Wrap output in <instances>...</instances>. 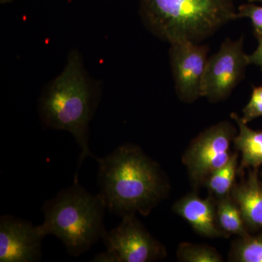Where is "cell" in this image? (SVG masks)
I'll return each instance as SVG.
<instances>
[{
    "instance_id": "6da1fadb",
    "label": "cell",
    "mask_w": 262,
    "mask_h": 262,
    "mask_svg": "<svg viewBox=\"0 0 262 262\" xmlns=\"http://www.w3.org/2000/svg\"><path fill=\"white\" fill-rule=\"evenodd\" d=\"M98 163V194L106 209L121 216H147L168 195L170 184L156 162L135 144H122Z\"/></svg>"
},
{
    "instance_id": "7a4b0ae2",
    "label": "cell",
    "mask_w": 262,
    "mask_h": 262,
    "mask_svg": "<svg viewBox=\"0 0 262 262\" xmlns=\"http://www.w3.org/2000/svg\"><path fill=\"white\" fill-rule=\"evenodd\" d=\"M100 99L99 85L88 74L79 51L72 50L64 68L45 88L38 101L43 126L70 133L80 146L75 182H78V170L84 160L96 158L89 148V133Z\"/></svg>"
},
{
    "instance_id": "3957f363",
    "label": "cell",
    "mask_w": 262,
    "mask_h": 262,
    "mask_svg": "<svg viewBox=\"0 0 262 262\" xmlns=\"http://www.w3.org/2000/svg\"><path fill=\"white\" fill-rule=\"evenodd\" d=\"M139 14L151 34L170 45L201 43L238 19L232 0H140Z\"/></svg>"
},
{
    "instance_id": "277c9868",
    "label": "cell",
    "mask_w": 262,
    "mask_h": 262,
    "mask_svg": "<svg viewBox=\"0 0 262 262\" xmlns=\"http://www.w3.org/2000/svg\"><path fill=\"white\" fill-rule=\"evenodd\" d=\"M104 202L81 187L78 182L48 200L42 207L43 234H53L64 245L71 256L89 251L107 231L105 229Z\"/></svg>"
},
{
    "instance_id": "5b68a950",
    "label": "cell",
    "mask_w": 262,
    "mask_h": 262,
    "mask_svg": "<svg viewBox=\"0 0 262 262\" xmlns=\"http://www.w3.org/2000/svg\"><path fill=\"white\" fill-rule=\"evenodd\" d=\"M237 129L228 121L215 124L194 138L182 158L193 186L203 185L207 178L229 163Z\"/></svg>"
},
{
    "instance_id": "8992f818",
    "label": "cell",
    "mask_w": 262,
    "mask_h": 262,
    "mask_svg": "<svg viewBox=\"0 0 262 262\" xmlns=\"http://www.w3.org/2000/svg\"><path fill=\"white\" fill-rule=\"evenodd\" d=\"M244 37L227 39L208 58L202 85V97L212 102L226 99L244 79L249 57L244 51Z\"/></svg>"
},
{
    "instance_id": "52a82bcc",
    "label": "cell",
    "mask_w": 262,
    "mask_h": 262,
    "mask_svg": "<svg viewBox=\"0 0 262 262\" xmlns=\"http://www.w3.org/2000/svg\"><path fill=\"white\" fill-rule=\"evenodd\" d=\"M102 238L120 262H151L166 257L165 246L148 232L136 215H126Z\"/></svg>"
},
{
    "instance_id": "ba28073f",
    "label": "cell",
    "mask_w": 262,
    "mask_h": 262,
    "mask_svg": "<svg viewBox=\"0 0 262 262\" xmlns=\"http://www.w3.org/2000/svg\"><path fill=\"white\" fill-rule=\"evenodd\" d=\"M209 47L191 42L170 45V67L176 92L181 101L192 103L202 97V85Z\"/></svg>"
},
{
    "instance_id": "9c48e42d",
    "label": "cell",
    "mask_w": 262,
    "mask_h": 262,
    "mask_svg": "<svg viewBox=\"0 0 262 262\" xmlns=\"http://www.w3.org/2000/svg\"><path fill=\"white\" fill-rule=\"evenodd\" d=\"M46 236L40 226L10 215L0 217V261L37 262Z\"/></svg>"
},
{
    "instance_id": "30bf717a",
    "label": "cell",
    "mask_w": 262,
    "mask_h": 262,
    "mask_svg": "<svg viewBox=\"0 0 262 262\" xmlns=\"http://www.w3.org/2000/svg\"><path fill=\"white\" fill-rule=\"evenodd\" d=\"M173 211L202 237H226L217 222L216 200L213 196L203 199L196 192L189 193L174 204Z\"/></svg>"
},
{
    "instance_id": "8fae6325",
    "label": "cell",
    "mask_w": 262,
    "mask_h": 262,
    "mask_svg": "<svg viewBox=\"0 0 262 262\" xmlns=\"http://www.w3.org/2000/svg\"><path fill=\"white\" fill-rule=\"evenodd\" d=\"M250 232L262 229V184L258 169H248L247 177H241L231 192Z\"/></svg>"
},
{
    "instance_id": "7c38bea8",
    "label": "cell",
    "mask_w": 262,
    "mask_h": 262,
    "mask_svg": "<svg viewBox=\"0 0 262 262\" xmlns=\"http://www.w3.org/2000/svg\"><path fill=\"white\" fill-rule=\"evenodd\" d=\"M230 116L238 127L233 144L235 149L241 153L237 170L241 178L245 175V170L258 169L262 165V130L250 128L237 114L232 113Z\"/></svg>"
},
{
    "instance_id": "4fadbf2b",
    "label": "cell",
    "mask_w": 262,
    "mask_h": 262,
    "mask_svg": "<svg viewBox=\"0 0 262 262\" xmlns=\"http://www.w3.org/2000/svg\"><path fill=\"white\" fill-rule=\"evenodd\" d=\"M217 222L225 237L232 234L244 237L250 234L238 206L229 195L216 200Z\"/></svg>"
},
{
    "instance_id": "5bb4252c",
    "label": "cell",
    "mask_w": 262,
    "mask_h": 262,
    "mask_svg": "<svg viewBox=\"0 0 262 262\" xmlns=\"http://www.w3.org/2000/svg\"><path fill=\"white\" fill-rule=\"evenodd\" d=\"M239 152L236 150L230 160L223 168L216 170L207 178L203 186L208 189L211 196L215 200L230 195L238 175Z\"/></svg>"
},
{
    "instance_id": "9a60e30c",
    "label": "cell",
    "mask_w": 262,
    "mask_h": 262,
    "mask_svg": "<svg viewBox=\"0 0 262 262\" xmlns=\"http://www.w3.org/2000/svg\"><path fill=\"white\" fill-rule=\"evenodd\" d=\"M229 261L262 262V229L255 235L236 239L231 246Z\"/></svg>"
},
{
    "instance_id": "2e32d148",
    "label": "cell",
    "mask_w": 262,
    "mask_h": 262,
    "mask_svg": "<svg viewBox=\"0 0 262 262\" xmlns=\"http://www.w3.org/2000/svg\"><path fill=\"white\" fill-rule=\"evenodd\" d=\"M178 261L183 262H222L223 258L214 248L208 245L183 243L177 250Z\"/></svg>"
},
{
    "instance_id": "e0dca14e",
    "label": "cell",
    "mask_w": 262,
    "mask_h": 262,
    "mask_svg": "<svg viewBox=\"0 0 262 262\" xmlns=\"http://www.w3.org/2000/svg\"><path fill=\"white\" fill-rule=\"evenodd\" d=\"M237 18H248L251 20L255 35L262 36V6L249 3L239 6L237 10Z\"/></svg>"
},
{
    "instance_id": "ac0fdd59",
    "label": "cell",
    "mask_w": 262,
    "mask_h": 262,
    "mask_svg": "<svg viewBox=\"0 0 262 262\" xmlns=\"http://www.w3.org/2000/svg\"><path fill=\"white\" fill-rule=\"evenodd\" d=\"M243 113L241 119L246 124L262 116V85L253 88L251 99L245 106Z\"/></svg>"
},
{
    "instance_id": "d6986e66",
    "label": "cell",
    "mask_w": 262,
    "mask_h": 262,
    "mask_svg": "<svg viewBox=\"0 0 262 262\" xmlns=\"http://www.w3.org/2000/svg\"><path fill=\"white\" fill-rule=\"evenodd\" d=\"M258 39V47L252 54L249 55L250 64H255L260 67L262 71V36L256 35Z\"/></svg>"
},
{
    "instance_id": "ffe728a7",
    "label": "cell",
    "mask_w": 262,
    "mask_h": 262,
    "mask_svg": "<svg viewBox=\"0 0 262 262\" xmlns=\"http://www.w3.org/2000/svg\"><path fill=\"white\" fill-rule=\"evenodd\" d=\"M91 261L93 262H120L117 255L113 251L106 249L103 253L96 255Z\"/></svg>"
},
{
    "instance_id": "44dd1931",
    "label": "cell",
    "mask_w": 262,
    "mask_h": 262,
    "mask_svg": "<svg viewBox=\"0 0 262 262\" xmlns=\"http://www.w3.org/2000/svg\"><path fill=\"white\" fill-rule=\"evenodd\" d=\"M17 0H0L1 4H9V3H13Z\"/></svg>"
},
{
    "instance_id": "7402d4cb",
    "label": "cell",
    "mask_w": 262,
    "mask_h": 262,
    "mask_svg": "<svg viewBox=\"0 0 262 262\" xmlns=\"http://www.w3.org/2000/svg\"><path fill=\"white\" fill-rule=\"evenodd\" d=\"M249 3H262V0H248Z\"/></svg>"
},
{
    "instance_id": "603a6c76",
    "label": "cell",
    "mask_w": 262,
    "mask_h": 262,
    "mask_svg": "<svg viewBox=\"0 0 262 262\" xmlns=\"http://www.w3.org/2000/svg\"><path fill=\"white\" fill-rule=\"evenodd\" d=\"M261 179H262V173H261ZM261 184H262V181H261Z\"/></svg>"
}]
</instances>
